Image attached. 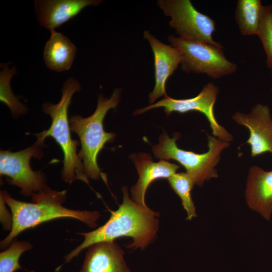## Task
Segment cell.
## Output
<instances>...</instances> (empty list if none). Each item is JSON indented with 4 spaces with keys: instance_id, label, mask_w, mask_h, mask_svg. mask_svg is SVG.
Instances as JSON below:
<instances>
[{
    "instance_id": "obj_3",
    "label": "cell",
    "mask_w": 272,
    "mask_h": 272,
    "mask_svg": "<svg viewBox=\"0 0 272 272\" xmlns=\"http://www.w3.org/2000/svg\"><path fill=\"white\" fill-rule=\"evenodd\" d=\"M81 90V86L79 81L73 77H70L63 84L61 97L58 103L42 104V110L51 117V124L48 129L37 134L35 144L41 146L46 138H53L63 152L62 179L70 183L80 180L89 185L84 165L77 152L79 142L72 138L68 119V109L73 95Z\"/></svg>"
},
{
    "instance_id": "obj_22",
    "label": "cell",
    "mask_w": 272,
    "mask_h": 272,
    "mask_svg": "<svg viewBox=\"0 0 272 272\" xmlns=\"http://www.w3.org/2000/svg\"><path fill=\"white\" fill-rule=\"evenodd\" d=\"M271 73H272V69H271Z\"/></svg>"
},
{
    "instance_id": "obj_15",
    "label": "cell",
    "mask_w": 272,
    "mask_h": 272,
    "mask_svg": "<svg viewBox=\"0 0 272 272\" xmlns=\"http://www.w3.org/2000/svg\"><path fill=\"white\" fill-rule=\"evenodd\" d=\"M249 207L268 221L272 215V170L250 167L245 191Z\"/></svg>"
},
{
    "instance_id": "obj_4",
    "label": "cell",
    "mask_w": 272,
    "mask_h": 272,
    "mask_svg": "<svg viewBox=\"0 0 272 272\" xmlns=\"http://www.w3.org/2000/svg\"><path fill=\"white\" fill-rule=\"evenodd\" d=\"M121 89L116 88L107 98L98 96L97 107L87 117L73 115L69 119L71 130L79 137L81 149L78 153L82 162L88 178L98 179L102 173L97 164V158L107 143L112 142L116 134L107 132L103 126L104 119L111 109H115L120 97Z\"/></svg>"
},
{
    "instance_id": "obj_10",
    "label": "cell",
    "mask_w": 272,
    "mask_h": 272,
    "mask_svg": "<svg viewBox=\"0 0 272 272\" xmlns=\"http://www.w3.org/2000/svg\"><path fill=\"white\" fill-rule=\"evenodd\" d=\"M232 118L248 129L249 137L246 143L250 146L252 157L267 152L272 154V117L268 106L257 104L249 113L237 111Z\"/></svg>"
},
{
    "instance_id": "obj_16",
    "label": "cell",
    "mask_w": 272,
    "mask_h": 272,
    "mask_svg": "<svg viewBox=\"0 0 272 272\" xmlns=\"http://www.w3.org/2000/svg\"><path fill=\"white\" fill-rule=\"evenodd\" d=\"M50 36L45 43L43 58L51 71L62 72L69 70L74 62L77 48L63 34L55 30L50 31Z\"/></svg>"
},
{
    "instance_id": "obj_11",
    "label": "cell",
    "mask_w": 272,
    "mask_h": 272,
    "mask_svg": "<svg viewBox=\"0 0 272 272\" xmlns=\"http://www.w3.org/2000/svg\"><path fill=\"white\" fill-rule=\"evenodd\" d=\"M102 0H35L36 19L42 27L55 30L89 6H98Z\"/></svg>"
},
{
    "instance_id": "obj_1",
    "label": "cell",
    "mask_w": 272,
    "mask_h": 272,
    "mask_svg": "<svg viewBox=\"0 0 272 272\" xmlns=\"http://www.w3.org/2000/svg\"><path fill=\"white\" fill-rule=\"evenodd\" d=\"M121 189L123 201L118 209L111 211L109 220L98 228L78 233L83 236L84 240L65 256L64 263L70 262L82 250L99 242L114 241L118 238L128 237L132 238V242L127 248L144 249L155 239L159 228V213L143 208L130 199L126 187Z\"/></svg>"
},
{
    "instance_id": "obj_7",
    "label": "cell",
    "mask_w": 272,
    "mask_h": 272,
    "mask_svg": "<svg viewBox=\"0 0 272 272\" xmlns=\"http://www.w3.org/2000/svg\"><path fill=\"white\" fill-rule=\"evenodd\" d=\"M157 4L164 14L171 18L169 24L179 37L223 48L213 37L216 31L215 21L198 11L190 0H158Z\"/></svg>"
},
{
    "instance_id": "obj_6",
    "label": "cell",
    "mask_w": 272,
    "mask_h": 272,
    "mask_svg": "<svg viewBox=\"0 0 272 272\" xmlns=\"http://www.w3.org/2000/svg\"><path fill=\"white\" fill-rule=\"evenodd\" d=\"M167 40L179 51L183 72L206 74L218 79L233 74L237 70V65L225 56L223 48L173 35L168 36Z\"/></svg>"
},
{
    "instance_id": "obj_2",
    "label": "cell",
    "mask_w": 272,
    "mask_h": 272,
    "mask_svg": "<svg viewBox=\"0 0 272 272\" xmlns=\"http://www.w3.org/2000/svg\"><path fill=\"white\" fill-rule=\"evenodd\" d=\"M1 195L10 208L12 221L10 233L0 242L1 249L8 248L22 232L46 222L59 218H71L95 228L100 217L98 211L65 208L62 204L66 200V190H54L48 186L34 194L31 202L13 198L6 191H1Z\"/></svg>"
},
{
    "instance_id": "obj_13",
    "label": "cell",
    "mask_w": 272,
    "mask_h": 272,
    "mask_svg": "<svg viewBox=\"0 0 272 272\" xmlns=\"http://www.w3.org/2000/svg\"><path fill=\"white\" fill-rule=\"evenodd\" d=\"M130 157L139 175L137 183L130 189L132 199L142 207L148 208L145 196L150 184L156 179H168L176 173L179 166L163 160L154 162L150 155L147 153L134 154Z\"/></svg>"
},
{
    "instance_id": "obj_19",
    "label": "cell",
    "mask_w": 272,
    "mask_h": 272,
    "mask_svg": "<svg viewBox=\"0 0 272 272\" xmlns=\"http://www.w3.org/2000/svg\"><path fill=\"white\" fill-rule=\"evenodd\" d=\"M16 73L17 69L15 66L10 68L6 64L3 67L0 72V100L8 106L12 115L19 116L26 113L27 109L13 94L11 87V80Z\"/></svg>"
},
{
    "instance_id": "obj_17",
    "label": "cell",
    "mask_w": 272,
    "mask_h": 272,
    "mask_svg": "<svg viewBox=\"0 0 272 272\" xmlns=\"http://www.w3.org/2000/svg\"><path fill=\"white\" fill-rule=\"evenodd\" d=\"M263 7L260 0L237 1L235 19L242 35H257Z\"/></svg>"
},
{
    "instance_id": "obj_21",
    "label": "cell",
    "mask_w": 272,
    "mask_h": 272,
    "mask_svg": "<svg viewBox=\"0 0 272 272\" xmlns=\"http://www.w3.org/2000/svg\"><path fill=\"white\" fill-rule=\"evenodd\" d=\"M257 35L266 55V64L272 69V5L264 6Z\"/></svg>"
},
{
    "instance_id": "obj_14",
    "label": "cell",
    "mask_w": 272,
    "mask_h": 272,
    "mask_svg": "<svg viewBox=\"0 0 272 272\" xmlns=\"http://www.w3.org/2000/svg\"><path fill=\"white\" fill-rule=\"evenodd\" d=\"M124 252L114 241H102L88 247L79 272H131Z\"/></svg>"
},
{
    "instance_id": "obj_18",
    "label": "cell",
    "mask_w": 272,
    "mask_h": 272,
    "mask_svg": "<svg viewBox=\"0 0 272 272\" xmlns=\"http://www.w3.org/2000/svg\"><path fill=\"white\" fill-rule=\"evenodd\" d=\"M171 188L179 196L182 205L187 213V220L196 217L195 208L192 199L191 191L195 184L192 177L187 172L176 173L168 179Z\"/></svg>"
},
{
    "instance_id": "obj_9",
    "label": "cell",
    "mask_w": 272,
    "mask_h": 272,
    "mask_svg": "<svg viewBox=\"0 0 272 272\" xmlns=\"http://www.w3.org/2000/svg\"><path fill=\"white\" fill-rule=\"evenodd\" d=\"M219 92V88L209 82L196 96L188 99H177L168 96L148 106L137 110L134 115L142 114L151 109L162 107L167 116L172 112L184 113L197 111L203 114L208 120L214 137L225 142L233 140V135L217 121L214 113V106Z\"/></svg>"
},
{
    "instance_id": "obj_5",
    "label": "cell",
    "mask_w": 272,
    "mask_h": 272,
    "mask_svg": "<svg viewBox=\"0 0 272 272\" xmlns=\"http://www.w3.org/2000/svg\"><path fill=\"white\" fill-rule=\"evenodd\" d=\"M179 137V133H176L170 138L164 132L159 137V143L152 147L155 157L160 160H173L178 162L185 168L195 184L199 186L206 180L218 177L216 166L221 159V153L229 147L230 143L208 134V150L198 154L179 148L176 144Z\"/></svg>"
},
{
    "instance_id": "obj_20",
    "label": "cell",
    "mask_w": 272,
    "mask_h": 272,
    "mask_svg": "<svg viewBox=\"0 0 272 272\" xmlns=\"http://www.w3.org/2000/svg\"><path fill=\"white\" fill-rule=\"evenodd\" d=\"M32 247L29 242L18 241L15 238L10 246L0 253V272H15L21 269L19 264L20 256Z\"/></svg>"
},
{
    "instance_id": "obj_12",
    "label": "cell",
    "mask_w": 272,
    "mask_h": 272,
    "mask_svg": "<svg viewBox=\"0 0 272 272\" xmlns=\"http://www.w3.org/2000/svg\"><path fill=\"white\" fill-rule=\"evenodd\" d=\"M144 38L149 42L154 55L155 86L149 95V103L152 104L159 97L167 96L166 82L180 63L181 56L176 48L163 43L149 31H144Z\"/></svg>"
},
{
    "instance_id": "obj_8",
    "label": "cell",
    "mask_w": 272,
    "mask_h": 272,
    "mask_svg": "<svg viewBox=\"0 0 272 272\" xmlns=\"http://www.w3.org/2000/svg\"><path fill=\"white\" fill-rule=\"evenodd\" d=\"M40 146L35 144L20 151H1V175L7 177L9 184L21 188L25 196L32 195L45 189L47 185L45 175L41 171H34L30 166L31 158L40 159L43 152Z\"/></svg>"
}]
</instances>
